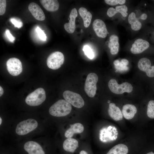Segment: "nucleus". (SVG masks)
Listing matches in <instances>:
<instances>
[{"label": "nucleus", "instance_id": "obj_1", "mask_svg": "<svg viewBox=\"0 0 154 154\" xmlns=\"http://www.w3.org/2000/svg\"><path fill=\"white\" fill-rule=\"evenodd\" d=\"M72 109L70 104L65 100L61 99L57 101L50 107L49 112L54 116L63 117L70 113Z\"/></svg>", "mask_w": 154, "mask_h": 154}, {"label": "nucleus", "instance_id": "obj_2", "mask_svg": "<svg viewBox=\"0 0 154 154\" xmlns=\"http://www.w3.org/2000/svg\"><path fill=\"white\" fill-rule=\"evenodd\" d=\"M46 98L44 90L42 88H40L29 94L26 97L25 101L30 106H37L42 103Z\"/></svg>", "mask_w": 154, "mask_h": 154}, {"label": "nucleus", "instance_id": "obj_3", "mask_svg": "<svg viewBox=\"0 0 154 154\" xmlns=\"http://www.w3.org/2000/svg\"><path fill=\"white\" fill-rule=\"evenodd\" d=\"M38 125L36 120L28 119L19 122L17 125L15 131L19 135H25L35 129Z\"/></svg>", "mask_w": 154, "mask_h": 154}, {"label": "nucleus", "instance_id": "obj_4", "mask_svg": "<svg viewBox=\"0 0 154 154\" xmlns=\"http://www.w3.org/2000/svg\"><path fill=\"white\" fill-rule=\"evenodd\" d=\"M108 86L112 92L117 94H121L125 92L130 93L133 90L132 85L129 83L125 82L119 84L114 79L110 80L108 82Z\"/></svg>", "mask_w": 154, "mask_h": 154}, {"label": "nucleus", "instance_id": "obj_5", "mask_svg": "<svg viewBox=\"0 0 154 154\" xmlns=\"http://www.w3.org/2000/svg\"><path fill=\"white\" fill-rule=\"evenodd\" d=\"M98 80L97 75L94 73L88 74L84 85V90L87 95L90 97L94 96L97 90L96 83Z\"/></svg>", "mask_w": 154, "mask_h": 154}, {"label": "nucleus", "instance_id": "obj_6", "mask_svg": "<svg viewBox=\"0 0 154 154\" xmlns=\"http://www.w3.org/2000/svg\"><path fill=\"white\" fill-rule=\"evenodd\" d=\"M64 56L63 54L59 51H56L51 54L48 57L47 64L48 67L52 70L59 68L63 64Z\"/></svg>", "mask_w": 154, "mask_h": 154}, {"label": "nucleus", "instance_id": "obj_7", "mask_svg": "<svg viewBox=\"0 0 154 154\" xmlns=\"http://www.w3.org/2000/svg\"><path fill=\"white\" fill-rule=\"evenodd\" d=\"M65 100L75 107L80 108L84 104V100L79 94L73 92L66 90L63 94Z\"/></svg>", "mask_w": 154, "mask_h": 154}, {"label": "nucleus", "instance_id": "obj_8", "mask_svg": "<svg viewBox=\"0 0 154 154\" xmlns=\"http://www.w3.org/2000/svg\"><path fill=\"white\" fill-rule=\"evenodd\" d=\"M6 64L8 72L13 76H17L22 71V63L20 60L17 58H9L7 61Z\"/></svg>", "mask_w": 154, "mask_h": 154}, {"label": "nucleus", "instance_id": "obj_9", "mask_svg": "<svg viewBox=\"0 0 154 154\" xmlns=\"http://www.w3.org/2000/svg\"><path fill=\"white\" fill-rule=\"evenodd\" d=\"M117 135L116 128L110 126L103 128L100 130L99 137L102 141L106 142L115 140L117 138Z\"/></svg>", "mask_w": 154, "mask_h": 154}, {"label": "nucleus", "instance_id": "obj_10", "mask_svg": "<svg viewBox=\"0 0 154 154\" xmlns=\"http://www.w3.org/2000/svg\"><path fill=\"white\" fill-rule=\"evenodd\" d=\"M139 68L145 72L147 76L150 78L154 77V65L151 66L150 60L147 58H141L138 63Z\"/></svg>", "mask_w": 154, "mask_h": 154}, {"label": "nucleus", "instance_id": "obj_11", "mask_svg": "<svg viewBox=\"0 0 154 154\" xmlns=\"http://www.w3.org/2000/svg\"><path fill=\"white\" fill-rule=\"evenodd\" d=\"M93 28L98 37L105 38L108 33L106 26L104 22L100 19L94 20L92 24Z\"/></svg>", "mask_w": 154, "mask_h": 154}, {"label": "nucleus", "instance_id": "obj_12", "mask_svg": "<svg viewBox=\"0 0 154 154\" xmlns=\"http://www.w3.org/2000/svg\"><path fill=\"white\" fill-rule=\"evenodd\" d=\"M149 46V44L147 41L138 38L135 40L132 44L130 51L133 54H140L147 49Z\"/></svg>", "mask_w": 154, "mask_h": 154}, {"label": "nucleus", "instance_id": "obj_13", "mask_svg": "<svg viewBox=\"0 0 154 154\" xmlns=\"http://www.w3.org/2000/svg\"><path fill=\"white\" fill-rule=\"evenodd\" d=\"M24 148L28 154H45L41 146L34 141L26 142L24 145Z\"/></svg>", "mask_w": 154, "mask_h": 154}, {"label": "nucleus", "instance_id": "obj_14", "mask_svg": "<svg viewBox=\"0 0 154 154\" xmlns=\"http://www.w3.org/2000/svg\"><path fill=\"white\" fill-rule=\"evenodd\" d=\"M28 9L36 19L40 21L45 19V16L44 13L37 4L34 2L30 3L28 6Z\"/></svg>", "mask_w": 154, "mask_h": 154}, {"label": "nucleus", "instance_id": "obj_15", "mask_svg": "<svg viewBox=\"0 0 154 154\" xmlns=\"http://www.w3.org/2000/svg\"><path fill=\"white\" fill-rule=\"evenodd\" d=\"M77 15L76 9L73 8L71 11L69 15V22L66 23L64 25L65 29L68 33H72L74 32L76 28L75 20Z\"/></svg>", "mask_w": 154, "mask_h": 154}, {"label": "nucleus", "instance_id": "obj_16", "mask_svg": "<svg viewBox=\"0 0 154 154\" xmlns=\"http://www.w3.org/2000/svg\"><path fill=\"white\" fill-rule=\"evenodd\" d=\"M108 112L110 117L115 121H119L123 119V114L120 109L114 103L109 104Z\"/></svg>", "mask_w": 154, "mask_h": 154}, {"label": "nucleus", "instance_id": "obj_17", "mask_svg": "<svg viewBox=\"0 0 154 154\" xmlns=\"http://www.w3.org/2000/svg\"><path fill=\"white\" fill-rule=\"evenodd\" d=\"M83 125L80 123H76L70 125V127L64 133L65 136L67 138H71L75 133H82L84 130Z\"/></svg>", "mask_w": 154, "mask_h": 154}, {"label": "nucleus", "instance_id": "obj_18", "mask_svg": "<svg viewBox=\"0 0 154 154\" xmlns=\"http://www.w3.org/2000/svg\"><path fill=\"white\" fill-rule=\"evenodd\" d=\"M78 147V143L75 139L70 138H67L64 142L63 147L66 151L74 153Z\"/></svg>", "mask_w": 154, "mask_h": 154}, {"label": "nucleus", "instance_id": "obj_19", "mask_svg": "<svg viewBox=\"0 0 154 154\" xmlns=\"http://www.w3.org/2000/svg\"><path fill=\"white\" fill-rule=\"evenodd\" d=\"M137 112L135 106L130 104L124 105L122 109V114L124 118L127 119L133 118Z\"/></svg>", "mask_w": 154, "mask_h": 154}, {"label": "nucleus", "instance_id": "obj_20", "mask_svg": "<svg viewBox=\"0 0 154 154\" xmlns=\"http://www.w3.org/2000/svg\"><path fill=\"white\" fill-rule=\"evenodd\" d=\"M40 2L44 8L49 11H56L59 7V3L56 0H40Z\"/></svg>", "mask_w": 154, "mask_h": 154}, {"label": "nucleus", "instance_id": "obj_21", "mask_svg": "<svg viewBox=\"0 0 154 154\" xmlns=\"http://www.w3.org/2000/svg\"><path fill=\"white\" fill-rule=\"evenodd\" d=\"M108 46L110 49V52L113 55L117 54L119 51V44L118 36L113 35L110 37Z\"/></svg>", "mask_w": 154, "mask_h": 154}, {"label": "nucleus", "instance_id": "obj_22", "mask_svg": "<svg viewBox=\"0 0 154 154\" xmlns=\"http://www.w3.org/2000/svg\"><path fill=\"white\" fill-rule=\"evenodd\" d=\"M79 14L83 19L84 26L87 28L89 26L92 19V15L90 12L84 7H81L79 9Z\"/></svg>", "mask_w": 154, "mask_h": 154}, {"label": "nucleus", "instance_id": "obj_23", "mask_svg": "<svg viewBox=\"0 0 154 154\" xmlns=\"http://www.w3.org/2000/svg\"><path fill=\"white\" fill-rule=\"evenodd\" d=\"M128 21L129 23L131 25V28L133 30L138 31L141 28V24L136 17L134 13L132 12L129 15L128 17Z\"/></svg>", "mask_w": 154, "mask_h": 154}, {"label": "nucleus", "instance_id": "obj_24", "mask_svg": "<svg viewBox=\"0 0 154 154\" xmlns=\"http://www.w3.org/2000/svg\"><path fill=\"white\" fill-rule=\"evenodd\" d=\"M128 151V148L126 145L119 144L113 147L106 154H127Z\"/></svg>", "mask_w": 154, "mask_h": 154}, {"label": "nucleus", "instance_id": "obj_25", "mask_svg": "<svg viewBox=\"0 0 154 154\" xmlns=\"http://www.w3.org/2000/svg\"><path fill=\"white\" fill-rule=\"evenodd\" d=\"M147 116L151 119L154 118V100H151L148 102L147 110Z\"/></svg>", "mask_w": 154, "mask_h": 154}, {"label": "nucleus", "instance_id": "obj_26", "mask_svg": "<svg viewBox=\"0 0 154 154\" xmlns=\"http://www.w3.org/2000/svg\"><path fill=\"white\" fill-rule=\"evenodd\" d=\"M116 9L118 13H120L124 17H126L128 13L127 7L125 5L117 6L116 7Z\"/></svg>", "mask_w": 154, "mask_h": 154}, {"label": "nucleus", "instance_id": "obj_27", "mask_svg": "<svg viewBox=\"0 0 154 154\" xmlns=\"http://www.w3.org/2000/svg\"><path fill=\"white\" fill-rule=\"evenodd\" d=\"M83 50L85 54L90 59H92L94 56V54L91 48L88 45H85Z\"/></svg>", "mask_w": 154, "mask_h": 154}, {"label": "nucleus", "instance_id": "obj_28", "mask_svg": "<svg viewBox=\"0 0 154 154\" xmlns=\"http://www.w3.org/2000/svg\"><path fill=\"white\" fill-rule=\"evenodd\" d=\"M104 1L106 4L111 5H115L118 4L123 5L126 2L125 0H105Z\"/></svg>", "mask_w": 154, "mask_h": 154}, {"label": "nucleus", "instance_id": "obj_29", "mask_svg": "<svg viewBox=\"0 0 154 154\" xmlns=\"http://www.w3.org/2000/svg\"><path fill=\"white\" fill-rule=\"evenodd\" d=\"M39 38L42 40L46 41V36L44 31L42 30L39 27H37L36 29Z\"/></svg>", "mask_w": 154, "mask_h": 154}, {"label": "nucleus", "instance_id": "obj_30", "mask_svg": "<svg viewBox=\"0 0 154 154\" xmlns=\"http://www.w3.org/2000/svg\"><path fill=\"white\" fill-rule=\"evenodd\" d=\"M10 21L14 25L15 27L20 28L22 27L23 24L22 22L19 19L15 18H11Z\"/></svg>", "mask_w": 154, "mask_h": 154}, {"label": "nucleus", "instance_id": "obj_31", "mask_svg": "<svg viewBox=\"0 0 154 154\" xmlns=\"http://www.w3.org/2000/svg\"><path fill=\"white\" fill-rule=\"evenodd\" d=\"M6 6V1L0 0V15H2L4 14L5 12Z\"/></svg>", "mask_w": 154, "mask_h": 154}, {"label": "nucleus", "instance_id": "obj_32", "mask_svg": "<svg viewBox=\"0 0 154 154\" xmlns=\"http://www.w3.org/2000/svg\"><path fill=\"white\" fill-rule=\"evenodd\" d=\"M118 13L115 9L113 7H110L109 8L107 11V15L110 17H112Z\"/></svg>", "mask_w": 154, "mask_h": 154}, {"label": "nucleus", "instance_id": "obj_33", "mask_svg": "<svg viewBox=\"0 0 154 154\" xmlns=\"http://www.w3.org/2000/svg\"><path fill=\"white\" fill-rule=\"evenodd\" d=\"M5 33L8 38L9 40L12 42H13L15 39V37H14L11 34L9 29H7L5 31Z\"/></svg>", "mask_w": 154, "mask_h": 154}, {"label": "nucleus", "instance_id": "obj_34", "mask_svg": "<svg viewBox=\"0 0 154 154\" xmlns=\"http://www.w3.org/2000/svg\"><path fill=\"white\" fill-rule=\"evenodd\" d=\"M121 63L123 65L126 66L129 64L128 61L125 59H123L121 60Z\"/></svg>", "mask_w": 154, "mask_h": 154}, {"label": "nucleus", "instance_id": "obj_35", "mask_svg": "<svg viewBox=\"0 0 154 154\" xmlns=\"http://www.w3.org/2000/svg\"><path fill=\"white\" fill-rule=\"evenodd\" d=\"M147 17V15L145 13L142 14L140 17V18L143 20L146 19Z\"/></svg>", "mask_w": 154, "mask_h": 154}, {"label": "nucleus", "instance_id": "obj_36", "mask_svg": "<svg viewBox=\"0 0 154 154\" xmlns=\"http://www.w3.org/2000/svg\"><path fill=\"white\" fill-rule=\"evenodd\" d=\"M120 63V62L118 60H115L114 62V64L115 66L118 65Z\"/></svg>", "mask_w": 154, "mask_h": 154}, {"label": "nucleus", "instance_id": "obj_37", "mask_svg": "<svg viewBox=\"0 0 154 154\" xmlns=\"http://www.w3.org/2000/svg\"><path fill=\"white\" fill-rule=\"evenodd\" d=\"M3 90L1 86H0V96H1L3 94Z\"/></svg>", "mask_w": 154, "mask_h": 154}, {"label": "nucleus", "instance_id": "obj_38", "mask_svg": "<svg viewBox=\"0 0 154 154\" xmlns=\"http://www.w3.org/2000/svg\"><path fill=\"white\" fill-rule=\"evenodd\" d=\"M79 154H88V153L84 150H82L81 151Z\"/></svg>", "mask_w": 154, "mask_h": 154}, {"label": "nucleus", "instance_id": "obj_39", "mask_svg": "<svg viewBox=\"0 0 154 154\" xmlns=\"http://www.w3.org/2000/svg\"><path fill=\"white\" fill-rule=\"evenodd\" d=\"M146 154H154V153H153L152 151H151L150 152L147 153Z\"/></svg>", "mask_w": 154, "mask_h": 154}, {"label": "nucleus", "instance_id": "obj_40", "mask_svg": "<svg viewBox=\"0 0 154 154\" xmlns=\"http://www.w3.org/2000/svg\"><path fill=\"white\" fill-rule=\"evenodd\" d=\"M2 119L1 117H0V125H1L2 123Z\"/></svg>", "mask_w": 154, "mask_h": 154}, {"label": "nucleus", "instance_id": "obj_41", "mask_svg": "<svg viewBox=\"0 0 154 154\" xmlns=\"http://www.w3.org/2000/svg\"><path fill=\"white\" fill-rule=\"evenodd\" d=\"M110 100H108V103H110Z\"/></svg>", "mask_w": 154, "mask_h": 154}]
</instances>
